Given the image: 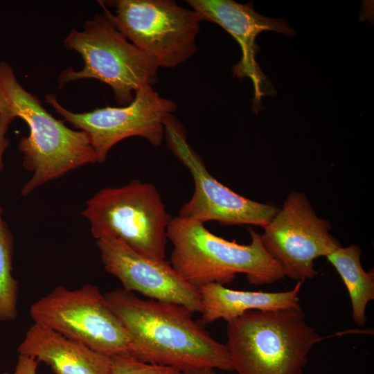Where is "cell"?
<instances>
[{
  "instance_id": "3957f363",
  "label": "cell",
  "mask_w": 374,
  "mask_h": 374,
  "mask_svg": "<svg viewBox=\"0 0 374 374\" xmlns=\"http://www.w3.org/2000/svg\"><path fill=\"white\" fill-rule=\"evenodd\" d=\"M226 338L238 374H303L310 350L321 340L301 308L246 312L227 322Z\"/></svg>"
},
{
  "instance_id": "8992f818",
  "label": "cell",
  "mask_w": 374,
  "mask_h": 374,
  "mask_svg": "<svg viewBox=\"0 0 374 374\" xmlns=\"http://www.w3.org/2000/svg\"><path fill=\"white\" fill-rule=\"evenodd\" d=\"M82 214L96 240L116 238L145 258L166 260L172 217L153 184L134 180L123 186L103 188L87 201Z\"/></svg>"
},
{
  "instance_id": "9c48e42d",
  "label": "cell",
  "mask_w": 374,
  "mask_h": 374,
  "mask_svg": "<svg viewBox=\"0 0 374 374\" xmlns=\"http://www.w3.org/2000/svg\"><path fill=\"white\" fill-rule=\"evenodd\" d=\"M44 98L63 119L87 134L100 163L105 162L114 145L128 137L141 136L153 146H160L164 136V119L177 107L172 100L161 97L152 86L136 90L128 105L97 107L83 113L66 109L55 94H46Z\"/></svg>"
},
{
  "instance_id": "d6986e66",
  "label": "cell",
  "mask_w": 374,
  "mask_h": 374,
  "mask_svg": "<svg viewBox=\"0 0 374 374\" xmlns=\"http://www.w3.org/2000/svg\"><path fill=\"white\" fill-rule=\"evenodd\" d=\"M38 363L33 357L19 355L14 371L3 374H37Z\"/></svg>"
},
{
  "instance_id": "ffe728a7",
  "label": "cell",
  "mask_w": 374,
  "mask_h": 374,
  "mask_svg": "<svg viewBox=\"0 0 374 374\" xmlns=\"http://www.w3.org/2000/svg\"><path fill=\"white\" fill-rule=\"evenodd\" d=\"M15 119L14 116L0 114V171L3 168V154L9 145V140L6 135L9 125Z\"/></svg>"
},
{
  "instance_id": "9a60e30c",
  "label": "cell",
  "mask_w": 374,
  "mask_h": 374,
  "mask_svg": "<svg viewBox=\"0 0 374 374\" xmlns=\"http://www.w3.org/2000/svg\"><path fill=\"white\" fill-rule=\"evenodd\" d=\"M303 282L280 292L242 291L212 283L198 287L202 301L200 322L205 326L218 319L229 322L251 310L274 311L301 308L299 294Z\"/></svg>"
},
{
  "instance_id": "30bf717a",
  "label": "cell",
  "mask_w": 374,
  "mask_h": 374,
  "mask_svg": "<svg viewBox=\"0 0 374 374\" xmlns=\"http://www.w3.org/2000/svg\"><path fill=\"white\" fill-rule=\"evenodd\" d=\"M163 125L170 150L189 170L195 183L193 194L178 216L203 224L217 221L225 226L253 224L263 229L269 224L278 208L241 196L215 179L188 143L185 129L172 114L166 116Z\"/></svg>"
},
{
  "instance_id": "7402d4cb",
  "label": "cell",
  "mask_w": 374,
  "mask_h": 374,
  "mask_svg": "<svg viewBox=\"0 0 374 374\" xmlns=\"http://www.w3.org/2000/svg\"><path fill=\"white\" fill-rule=\"evenodd\" d=\"M177 374H224L213 368H199L179 371Z\"/></svg>"
},
{
  "instance_id": "8fae6325",
  "label": "cell",
  "mask_w": 374,
  "mask_h": 374,
  "mask_svg": "<svg viewBox=\"0 0 374 374\" xmlns=\"http://www.w3.org/2000/svg\"><path fill=\"white\" fill-rule=\"evenodd\" d=\"M331 227L328 220L317 215L305 194L292 191L260 236L285 276L303 282L317 275L316 258L341 247L330 233Z\"/></svg>"
},
{
  "instance_id": "4fadbf2b",
  "label": "cell",
  "mask_w": 374,
  "mask_h": 374,
  "mask_svg": "<svg viewBox=\"0 0 374 374\" xmlns=\"http://www.w3.org/2000/svg\"><path fill=\"white\" fill-rule=\"evenodd\" d=\"M187 3L202 21L216 24L228 32L238 43L242 57L233 66V75L240 79L249 78L253 87L252 109H261V98L275 93L271 82L256 60L260 47L256 42L259 33L272 30L294 37L295 32L283 19L265 17L257 12L253 3H240L232 0H188Z\"/></svg>"
},
{
  "instance_id": "7a4b0ae2",
  "label": "cell",
  "mask_w": 374,
  "mask_h": 374,
  "mask_svg": "<svg viewBox=\"0 0 374 374\" xmlns=\"http://www.w3.org/2000/svg\"><path fill=\"white\" fill-rule=\"evenodd\" d=\"M251 241L240 244L211 233L198 221L172 217L167 231L173 245L170 263L188 283L198 288L223 285L244 274L251 285L271 284L286 276L283 266L265 249L261 236L248 228Z\"/></svg>"
},
{
  "instance_id": "ac0fdd59",
  "label": "cell",
  "mask_w": 374,
  "mask_h": 374,
  "mask_svg": "<svg viewBox=\"0 0 374 374\" xmlns=\"http://www.w3.org/2000/svg\"><path fill=\"white\" fill-rule=\"evenodd\" d=\"M111 358V374H177L180 371L170 366L142 362L130 354Z\"/></svg>"
},
{
  "instance_id": "277c9868",
  "label": "cell",
  "mask_w": 374,
  "mask_h": 374,
  "mask_svg": "<svg viewBox=\"0 0 374 374\" xmlns=\"http://www.w3.org/2000/svg\"><path fill=\"white\" fill-rule=\"evenodd\" d=\"M0 84L12 114L23 119L29 127L28 136L18 144L23 166L33 172L23 186V196L72 170L97 162L87 134L69 128L48 113L39 98L18 82L12 66L6 62H0Z\"/></svg>"
},
{
  "instance_id": "2e32d148",
  "label": "cell",
  "mask_w": 374,
  "mask_h": 374,
  "mask_svg": "<svg viewBox=\"0 0 374 374\" xmlns=\"http://www.w3.org/2000/svg\"><path fill=\"white\" fill-rule=\"evenodd\" d=\"M361 248L357 244L340 247L326 258L341 276L348 292L353 322L364 326L368 303L374 299V272L366 271L361 264Z\"/></svg>"
},
{
  "instance_id": "6da1fadb",
  "label": "cell",
  "mask_w": 374,
  "mask_h": 374,
  "mask_svg": "<svg viewBox=\"0 0 374 374\" xmlns=\"http://www.w3.org/2000/svg\"><path fill=\"white\" fill-rule=\"evenodd\" d=\"M107 305L126 329L130 355L142 362L180 371L213 368L233 371L225 346L215 340L188 308L118 287L104 294Z\"/></svg>"
},
{
  "instance_id": "52a82bcc",
  "label": "cell",
  "mask_w": 374,
  "mask_h": 374,
  "mask_svg": "<svg viewBox=\"0 0 374 374\" xmlns=\"http://www.w3.org/2000/svg\"><path fill=\"white\" fill-rule=\"evenodd\" d=\"M114 26L159 67L173 68L197 51L202 19L172 0L99 1Z\"/></svg>"
},
{
  "instance_id": "7c38bea8",
  "label": "cell",
  "mask_w": 374,
  "mask_h": 374,
  "mask_svg": "<svg viewBox=\"0 0 374 374\" xmlns=\"http://www.w3.org/2000/svg\"><path fill=\"white\" fill-rule=\"evenodd\" d=\"M96 245L105 271L120 280L123 290L201 313L198 288L186 281L169 261L145 258L116 238L98 239Z\"/></svg>"
},
{
  "instance_id": "ba28073f",
  "label": "cell",
  "mask_w": 374,
  "mask_h": 374,
  "mask_svg": "<svg viewBox=\"0 0 374 374\" xmlns=\"http://www.w3.org/2000/svg\"><path fill=\"white\" fill-rule=\"evenodd\" d=\"M30 315L46 326L108 357L130 354L131 341L97 285H60L34 302Z\"/></svg>"
},
{
  "instance_id": "5b68a950",
  "label": "cell",
  "mask_w": 374,
  "mask_h": 374,
  "mask_svg": "<svg viewBox=\"0 0 374 374\" xmlns=\"http://www.w3.org/2000/svg\"><path fill=\"white\" fill-rule=\"evenodd\" d=\"M63 44L77 51L84 65L80 71L63 70L57 80L60 88L78 80L96 79L109 85L116 100L126 106L136 90L158 81L155 61L117 30L104 10L86 20L82 31L72 29Z\"/></svg>"
},
{
  "instance_id": "44dd1931",
  "label": "cell",
  "mask_w": 374,
  "mask_h": 374,
  "mask_svg": "<svg viewBox=\"0 0 374 374\" xmlns=\"http://www.w3.org/2000/svg\"><path fill=\"white\" fill-rule=\"evenodd\" d=\"M0 114H3V115H8V116H14L12 114L8 101L7 100L5 92L2 87L1 86V84H0Z\"/></svg>"
},
{
  "instance_id": "5bb4252c",
  "label": "cell",
  "mask_w": 374,
  "mask_h": 374,
  "mask_svg": "<svg viewBox=\"0 0 374 374\" xmlns=\"http://www.w3.org/2000/svg\"><path fill=\"white\" fill-rule=\"evenodd\" d=\"M17 353L44 362L55 374H111L110 357L35 322Z\"/></svg>"
},
{
  "instance_id": "e0dca14e",
  "label": "cell",
  "mask_w": 374,
  "mask_h": 374,
  "mask_svg": "<svg viewBox=\"0 0 374 374\" xmlns=\"http://www.w3.org/2000/svg\"><path fill=\"white\" fill-rule=\"evenodd\" d=\"M0 206V321L17 317L18 282L12 274L13 238L1 215Z\"/></svg>"
}]
</instances>
